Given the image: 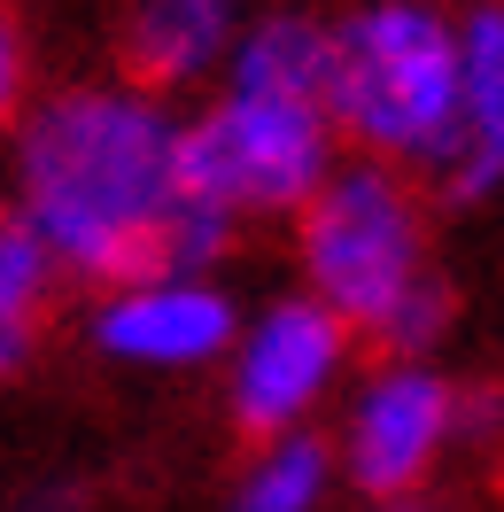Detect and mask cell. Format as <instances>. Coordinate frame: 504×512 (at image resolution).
I'll return each instance as SVG.
<instances>
[{
  "label": "cell",
  "mask_w": 504,
  "mask_h": 512,
  "mask_svg": "<svg viewBox=\"0 0 504 512\" xmlns=\"http://www.w3.org/2000/svg\"><path fill=\"white\" fill-rule=\"evenodd\" d=\"M47 280L55 264L16 218H0V373H16L39 342V311H47Z\"/></svg>",
  "instance_id": "8fae6325"
},
{
  "label": "cell",
  "mask_w": 504,
  "mask_h": 512,
  "mask_svg": "<svg viewBox=\"0 0 504 512\" xmlns=\"http://www.w3.org/2000/svg\"><path fill=\"white\" fill-rule=\"evenodd\" d=\"M94 342L148 373H187L233 350V303L194 272H148L109 288V303L94 311Z\"/></svg>",
  "instance_id": "52a82bcc"
},
{
  "label": "cell",
  "mask_w": 504,
  "mask_h": 512,
  "mask_svg": "<svg viewBox=\"0 0 504 512\" xmlns=\"http://www.w3.org/2000/svg\"><path fill=\"white\" fill-rule=\"evenodd\" d=\"M349 326L318 311L311 295H287L241 334L233 357V419L249 435H303V419L326 404V388L342 381Z\"/></svg>",
  "instance_id": "8992f818"
},
{
  "label": "cell",
  "mask_w": 504,
  "mask_h": 512,
  "mask_svg": "<svg viewBox=\"0 0 504 512\" xmlns=\"http://www.w3.org/2000/svg\"><path fill=\"white\" fill-rule=\"evenodd\" d=\"M179 210V117L140 86L55 94L16 140V225L55 272L109 288L171 272Z\"/></svg>",
  "instance_id": "6da1fadb"
},
{
  "label": "cell",
  "mask_w": 504,
  "mask_h": 512,
  "mask_svg": "<svg viewBox=\"0 0 504 512\" xmlns=\"http://www.w3.org/2000/svg\"><path fill=\"white\" fill-rule=\"evenodd\" d=\"M334 171V117L326 94H287V86H233L179 125V179L202 210L218 218H272L303 210L318 179Z\"/></svg>",
  "instance_id": "277c9868"
},
{
  "label": "cell",
  "mask_w": 504,
  "mask_h": 512,
  "mask_svg": "<svg viewBox=\"0 0 504 512\" xmlns=\"http://www.w3.org/2000/svg\"><path fill=\"white\" fill-rule=\"evenodd\" d=\"M303 272L318 311L396 357H419L450 326V288L427 256L419 202L388 163H334L318 179L303 202Z\"/></svg>",
  "instance_id": "7a4b0ae2"
},
{
  "label": "cell",
  "mask_w": 504,
  "mask_h": 512,
  "mask_svg": "<svg viewBox=\"0 0 504 512\" xmlns=\"http://www.w3.org/2000/svg\"><path fill=\"white\" fill-rule=\"evenodd\" d=\"M326 481H334V450L318 435H272V450L241 474L225 512H318Z\"/></svg>",
  "instance_id": "30bf717a"
},
{
  "label": "cell",
  "mask_w": 504,
  "mask_h": 512,
  "mask_svg": "<svg viewBox=\"0 0 504 512\" xmlns=\"http://www.w3.org/2000/svg\"><path fill=\"white\" fill-rule=\"evenodd\" d=\"M466 427V396L442 381L435 365H388L365 381V396L349 404L342 427V474L373 497V505H396V497H419L427 474L442 466V450L458 443Z\"/></svg>",
  "instance_id": "5b68a950"
},
{
  "label": "cell",
  "mask_w": 504,
  "mask_h": 512,
  "mask_svg": "<svg viewBox=\"0 0 504 512\" xmlns=\"http://www.w3.org/2000/svg\"><path fill=\"white\" fill-rule=\"evenodd\" d=\"M442 179L466 202L497 194V179H504V16H497V0L458 24V148L442 163Z\"/></svg>",
  "instance_id": "ba28073f"
},
{
  "label": "cell",
  "mask_w": 504,
  "mask_h": 512,
  "mask_svg": "<svg viewBox=\"0 0 504 512\" xmlns=\"http://www.w3.org/2000/svg\"><path fill=\"white\" fill-rule=\"evenodd\" d=\"M380 512H442V505H427V497H396V505H380Z\"/></svg>",
  "instance_id": "4fadbf2b"
},
{
  "label": "cell",
  "mask_w": 504,
  "mask_h": 512,
  "mask_svg": "<svg viewBox=\"0 0 504 512\" xmlns=\"http://www.w3.org/2000/svg\"><path fill=\"white\" fill-rule=\"evenodd\" d=\"M326 117L388 171H442L458 148V24L435 0H365L326 24Z\"/></svg>",
  "instance_id": "3957f363"
},
{
  "label": "cell",
  "mask_w": 504,
  "mask_h": 512,
  "mask_svg": "<svg viewBox=\"0 0 504 512\" xmlns=\"http://www.w3.org/2000/svg\"><path fill=\"white\" fill-rule=\"evenodd\" d=\"M233 32H241V0H140L125 47L148 86H187L210 63H225Z\"/></svg>",
  "instance_id": "9c48e42d"
},
{
  "label": "cell",
  "mask_w": 504,
  "mask_h": 512,
  "mask_svg": "<svg viewBox=\"0 0 504 512\" xmlns=\"http://www.w3.org/2000/svg\"><path fill=\"white\" fill-rule=\"evenodd\" d=\"M24 78H32V55H24V32H16V16L0 8V125L16 117V101H24Z\"/></svg>",
  "instance_id": "7c38bea8"
}]
</instances>
